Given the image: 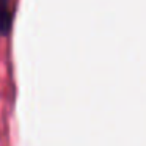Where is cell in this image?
Masks as SVG:
<instances>
[{"label":"cell","mask_w":146,"mask_h":146,"mask_svg":"<svg viewBox=\"0 0 146 146\" xmlns=\"http://www.w3.org/2000/svg\"><path fill=\"white\" fill-rule=\"evenodd\" d=\"M13 24L11 0H0V35H7Z\"/></svg>","instance_id":"obj_1"}]
</instances>
